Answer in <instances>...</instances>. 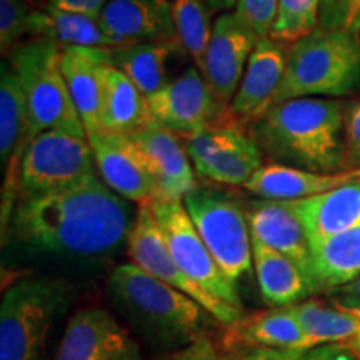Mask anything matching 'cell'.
<instances>
[{
    "mask_svg": "<svg viewBox=\"0 0 360 360\" xmlns=\"http://www.w3.org/2000/svg\"><path fill=\"white\" fill-rule=\"evenodd\" d=\"M134 220L129 200L96 172L64 191L17 197L4 231L37 254L85 260L127 247Z\"/></svg>",
    "mask_w": 360,
    "mask_h": 360,
    "instance_id": "1",
    "label": "cell"
},
{
    "mask_svg": "<svg viewBox=\"0 0 360 360\" xmlns=\"http://www.w3.org/2000/svg\"><path fill=\"white\" fill-rule=\"evenodd\" d=\"M252 139L276 164L340 172L344 167V109L326 97H304L274 103L252 125Z\"/></svg>",
    "mask_w": 360,
    "mask_h": 360,
    "instance_id": "2",
    "label": "cell"
},
{
    "mask_svg": "<svg viewBox=\"0 0 360 360\" xmlns=\"http://www.w3.org/2000/svg\"><path fill=\"white\" fill-rule=\"evenodd\" d=\"M107 294L130 327L165 352L207 337L210 322H215L195 300L132 262L114 267L107 278Z\"/></svg>",
    "mask_w": 360,
    "mask_h": 360,
    "instance_id": "3",
    "label": "cell"
},
{
    "mask_svg": "<svg viewBox=\"0 0 360 360\" xmlns=\"http://www.w3.org/2000/svg\"><path fill=\"white\" fill-rule=\"evenodd\" d=\"M360 89V35L315 29L287 53L276 103L304 97H344Z\"/></svg>",
    "mask_w": 360,
    "mask_h": 360,
    "instance_id": "4",
    "label": "cell"
},
{
    "mask_svg": "<svg viewBox=\"0 0 360 360\" xmlns=\"http://www.w3.org/2000/svg\"><path fill=\"white\" fill-rule=\"evenodd\" d=\"M74 294V283L60 277L12 283L0 304V360H47V337Z\"/></svg>",
    "mask_w": 360,
    "mask_h": 360,
    "instance_id": "5",
    "label": "cell"
},
{
    "mask_svg": "<svg viewBox=\"0 0 360 360\" xmlns=\"http://www.w3.org/2000/svg\"><path fill=\"white\" fill-rule=\"evenodd\" d=\"M64 49L52 39L35 37L11 51L8 64L19 75L29 103L32 137L60 130L87 137L62 70Z\"/></svg>",
    "mask_w": 360,
    "mask_h": 360,
    "instance_id": "6",
    "label": "cell"
},
{
    "mask_svg": "<svg viewBox=\"0 0 360 360\" xmlns=\"http://www.w3.org/2000/svg\"><path fill=\"white\" fill-rule=\"evenodd\" d=\"M188 217L215 262L233 283L254 267L245 210L227 193L197 187L182 199Z\"/></svg>",
    "mask_w": 360,
    "mask_h": 360,
    "instance_id": "7",
    "label": "cell"
},
{
    "mask_svg": "<svg viewBox=\"0 0 360 360\" xmlns=\"http://www.w3.org/2000/svg\"><path fill=\"white\" fill-rule=\"evenodd\" d=\"M96 172L87 137L45 130L35 135L25 148L17 175V197L64 191Z\"/></svg>",
    "mask_w": 360,
    "mask_h": 360,
    "instance_id": "8",
    "label": "cell"
},
{
    "mask_svg": "<svg viewBox=\"0 0 360 360\" xmlns=\"http://www.w3.org/2000/svg\"><path fill=\"white\" fill-rule=\"evenodd\" d=\"M175 264L207 294L233 309L244 310L237 285L222 272L188 217L182 200H155L150 205Z\"/></svg>",
    "mask_w": 360,
    "mask_h": 360,
    "instance_id": "9",
    "label": "cell"
},
{
    "mask_svg": "<svg viewBox=\"0 0 360 360\" xmlns=\"http://www.w3.org/2000/svg\"><path fill=\"white\" fill-rule=\"evenodd\" d=\"M127 255L130 262L146 270L152 277L159 278L175 290L182 292L195 300L200 307H204L224 328L236 326L245 317V310L233 309L231 305L220 302L212 295L207 294L200 285H197L192 278H188L182 269L175 264L170 255L169 247L159 229V224L154 217L150 205L139 207L132 231L127 238Z\"/></svg>",
    "mask_w": 360,
    "mask_h": 360,
    "instance_id": "10",
    "label": "cell"
},
{
    "mask_svg": "<svg viewBox=\"0 0 360 360\" xmlns=\"http://www.w3.org/2000/svg\"><path fill=\"white\" fill-rule=\"evenodd\" d=\"M147 98L157 122L179 137L200 132L231 110V105L219 101L195 65L187 67L164 89Z\"/></svg>",
    "mask_w": 360,
    "mask_h": 360,
    "instance_id": "11",
    "label": "cell"
},
{
    "mask_svg": "<svg viewBox=\"0 0 360 360\" xmlns=\"http://www.w3.org/2000/svg\"><path fill=\"white\" fill-rule=\"evenodd\" d=\"M56 360H143L141 344L109 310L85 307L67 322Z\"/></svg>",
    "mask_w": 360,
    "mask_h": 360,
    "instance_id": "12",
    "label": "cell"
},
{
    "mask_svg": "<svg viewBox=\"0 0 360 360\" xmlns=\"http://www.w3.org/2000/svg\"><path fill=\"white\" fill-rule=\"evenodd\" d=\"M87 139L97 172L112 191L139 207L159 200V186L150 164L129 135L94 132Z\"/></svg>",
    "mask_w": 360,
    "mask_h": 360,
    "instance_id": "13",
    "label": "cell"
},
{
    "mask_svg": "<svg viewBox=\"0 0 360 360\" xmlns=\"http://www.w3.org/2000/svg\"><path fill=\"white\" fill-rule=\"evenodd\" d=\"M259 40L233 12L220 13L215 19L202 75L225 105H231L236 97Z\"/></svg>",
    "mask_w": 360,
    "mask_h": 360,
    "instance_id": "14",
    "label": "cell"
},
{
    "mask_svg": "<svg viewBox=\"0 0 360 360\" xmlns=\"http://www.w3.org/2000/svg\"><path fill=\"white\" fill-rule=\"evenodd\" d=\"M98 24L115 49L177 40L172 0H110Z\"/></svg>",
    "mask_w": 360,
    "mask_h": 360,
    "instance_id": "15",
    "label": "cell"
},
{
    "mask_svg": "<svg viewBox=\"0 0 360 360\" xmlns=\"http://www.w3.org/2000/svg\"><path fill=\"white\" fill-rule=\"evenodd\" d=\"M245 215L252 240H257L294 260L309 278L314 294H317L314 285L310 240L292 202L270 199L249 202Z\"/></svg>",
    "mask_w": 360,
    "mask_h": 360,
    "instance_id": "16",
    "label": "cell"
},
{
    "mask_svg": "<svg viewBox=\"0 0 360 360\" xmlns=\"http://www.w3.org/2000/svg\"><path fill=\"white\" fill-rule=\"evenodd\" d=\"M287 56L282 45L270 37L260 39L249 58L245 74L231 102L232 114L245 125H254L276 103Z\"/></svg>",
    "mask_w": 360,
    "mask_h": 360,
    "instance_id": "17",
    "label": "cell"
},
{
    "mask_svg": "<svg viewBox=\"0 0 360 360\" xmlns=\"http://www.w3.org/2000/svg\"><path fill=\"white\" fill-rule=\"evenodd\" d=\"M129 137L150 164L159 186V200H182L199 187L184 142L172 130L155 120Z\"/></svg>",
    "mask_w": 360,
    "mask_h": 360,
    "instance_id": "18",
    "label": "cell"
},
{
    "mask_svg": "<svg viewBox=\"0 0 360 360\" xmlns=\"http://www.w3.org/2000/svg\"><path fill=\"white\" fill-rule=\"evenodd\" d=\"M222 347L227 352L236 349H269L281 352L314 349L289 305L245 314L240 322L225 328Z\"/></svg>",
    "mask_w": 360,
    "mask_h": 360,
    "instance_id": "19",
    "label": "cell"
},
{
    "mask_svg": "<svg viewBox=\"0 0 360 360\" xmlns=\"http://www.w3.org/2000/svg\"><path fill=\"white\" fill-rule=\"evenodd\" d=\"M112 64V49L65 47L62 52L67 87L87 135L101 130L103 75Z\"/></svg>",
    "mask_w": 360,
    "mask_h": 360,
    "instance_id": "20",
    "label": "cell"
},
{
    "mask_svg": "<svg viewBox=\"0 0 360 360\" xmlns=\"http://www.w3.org/2000/svg\"><path fill=\"white\" fill-rule=\"evenodd\" d=\"M360 184V170L340 172H312L282 164H267L245 184L247 192L259 199L299 200L335 191V188Z\"/></svg>",
    "mask_w": 360,
    "mask_h": 360,
    "instance_id": "21",
    "label": "cell"
},
{
    "mask_svg": "<svg viewBox=\"0 0 360 360\" xmlns=\"http://www.w3.org/2000/svg\"><path fill=\"white\" fill-rule=\"evenodd\" d=\"M290 202L302 220L310 245L360 224V184Z\"/></svg>",
    "mask_w": 360,
    "mask_h": 360,
    "instance_id": "22",
    "label": "cell"
},
{
    "mask_svg": "<svg viewBox=\"0 0 360 360\" xmlns=\"http://www.w3.org/2000/svg\"><path fill=\"white\" fill-rule=\"evenodd\" d=\"M155 122L148 98L135 87L132 80L112 64L103 75L98 132L134 135Z\"/></svg>",
    "mask_w": 360,
    "mask_h": 360,
    "instance_id": "23",
    "label": "cell"
},
{
    "mask_svg": "<svg viewBox=\"0 0 360 360\" xmlns=\"http://www.w3.org/2000/svg\"><path fill=\"white\" fill-rule=\"evenodd\" d=\"M29 103L19 75L8 62L0 70V160L8 170H19L20 160L32 141Z\"/></svg>",
    "mask_w": 360,
    "mask_h": 360,
    "instance_id": "24",
    "label": "cell"
},
{
    "mask_svg": "<svg viewBox=\"0 0 360 360\" xmlns=\"http://www.w3.org/2000/svg\"><path fill=\"white\" fill-rule=\"evenodd\" d=\"M252 255L260 294L270 307L299 304L314 294L309 278L292 259L257 240H252Z\"/></svg>",
    "mask_w": 360,
    "mask_h": 360,
    "instance_id": "25",
    "label": "cell"
},
{
    "mask_svg": "<svg viewBox=\"0 0 360 360\" xmlns=\"http://www.w3.org/2000/svg\"><path fill=\"white\" fill-rule=\"evenodd\" d=\"M310 249L315 292H332L360 277V224Z\"/></svg>",
    "mask_w": 360,
    "mask_h": 360,
    "instance_id": "26",
    "label": "cell"
},
{
    "mask_svg": "<svg viewBox=\"0 0 360 360\" xmlns=\"http://www.w3.org/2000/svg\"><path fill=\"white\" fill-rule=\"evenodd\" d=\"M186 52L179 40L135 44L112 49V62L146 97L154 96L170 80L167 65L174 53Z\"/></svg>",
    "mask_w": 360,
    "mask_h": 360,
    "instance_id": "27",
    "label": "cell"
},
{
    "mask_svg": "<svg viewBox=\"0 0 360 360\" xmlns=\"http://www.w3.org/2000/svg\"><path fill=\"white\" fill-rule=\"evenodd\" d=\"M312 347L347 345L360 330V312L337 307L330 300L305 299L289 305Z\"/></svg>",
    "mask_w": 360,
    "mask_h": 360,
    "instance_id": "28",
    "label": "cell"
},
{
    "mask_svg": "<svg viewBox=\"0 0 360 360\" xmlns=\"http://www.w3.org/2000/svg\"><path fill=\"white\" fill-rule=\"evenodd\" d=\"M35 37L52 39L62 49H115L96 17L58 11L52 6L45 7V11H35L32 39Z\"/></svg>",
    "mask_w": 360,
    "mask_h": 360,
    "instance_id": "29",
    "label": "cell"
},
{
    "mask_svg": "<svg viewBox=\"0 0 360 360\" xmlns=\"http://www.w3.org/2000/svg\"><path fill=\"white\" fill-rule=\"evenodd\" d=\"M264 167V152L259 143L245 134L232 147L197 165L195 172L207 180L225 186L244 187Z\"/></svg>",
    "mask_w": 360,
    "mask_h": 360,
    "instance_id": "30",
    "label": "cell"
},
{
    "mask_svg": "<svg viewBox=\"0 0 360 360\" xmlns=\"http://www.w3.org/2000/svg\"><path fill=\"white\" fill-rule=\"evenodd\" d=\"M172 13L177 40L193 65L204 72L214 29L212 11L205 0H172Z\"/></svg>",
    "mask_w": 360,
    "mask_h": 360,
    "instance_id": "31",
    "label": "cell"
},
{
    "mask_svg": "<svg viewBox=\"0 0 360 360\" xmlns=\"http://www.w3.org/2000/svg\"><path fill=\"white\" fill-rule=\"evenodd\" d=\"M322 0H281L270 39L281 45H294L319 29Z\"/></svg>",
    "mask_w": 360,
    "mask_h": 360,
    "instance_id": "32",
    "label": "cell"
},
{
    "mask_svg": "<svg viewBox=\"0 0 360 360\" xmlns=\"http://www.w3.org/2000/svg\"><path fill=\"white\" fill-rule=\"evenodd\" d=\"M35 11L27 0H0V45L11 52L25 35L32 37Z\"/></svg>",
    "mask_w": 360,
    "mask_h": 360,
    "instance_id": "33",
    "label": "cell"
},
{
    "mask_svg": "<svg viewBox=\"0 0 360 360\" xmlns=\"http://www.w3.org/2000/svg\"><path fill=\"white\" fill-rule=\"evenodd\" d=\"M227 352V350H225ZM233 360H357L345 345H321L304 352H281L269 349L231 350Z\"/></svg>",
    "mask_w": 360,
    "mask_h": 360,
    "instance_id": "34",
    "label": "cell"
},
{
    "mask_svg": "<svg viewBox=\"0 0 360 360\" xmlns=\"http://www.w3.org/2000/svg\"><path fill=\"white\" fill-rule=\"evenodd\" d=\"M281 0H238L233 13L259 39L270 37Z\"/></svg>",
    "mask_w": 360,
    "mask_h": 360,
    "instance_id": "35",
    "label": "cell"
},
{
    "mask_svg": "<svg viewBox=\"0 0 360 360\" xmlns=\"http://www.w3.org/2000/svg\"><path fill=\"white\" fill-rule=\"evenodd\" d=\"M360 0H322L319 27L326 30H350Z\"/></svg>",
    "mask_w": 360,
    "mask_h": 360,
    "instance_id": "36",
    "label": "cell"
},
{
    "mask_svg": "<svg viewBox=\"0 0 360 360\" xmlns=\"http://www.w3.org/2000/svg\"><path fill=\"white\" fill-rule=\"evenodd\" d=\"M344 167L360 170V101L344 112Z\"/></svg>",
    "mask_w": 360,
    "mask_h": 360,
    "instance_id": "37",
    "label": "cell"
},
{
    "mask_svg": "<svg viewBox=\"0 0 360 360\" xmlns=\"http://www.w3.org/2000/svg\"><path fill=\"white\" fill-rule=\"evenodd\" d=\"M157 360H233L224 347H217L209 337L192 342L186 347L165 352Z\"/></svg>",
    "mask_w": 360,
    "mask_h": 360,
    "instance_id": "38",
    "label": "cell"
},
{
    "mask_svg": "<svg viewBox=\"0 0 360 360\" xmlns=\"http://www.w3.org/2000/svg\"><path fill=\"white\" fill-rule=\"evenodd\" d=\"M110 0H49V6L58 8V11L82 13V15H90L98 19L103 11V7Z\"/></svg>",
    "mask_w": 360,
    "mask_h": 360,
    "instance_id": "39",
    "label": "cell"
},
{
    "mask_svg": "<svg viewBox=\"0 0 360 360\" xmlns=\"http://www.w3.org/2000/svg\"><path fill=\"white\" fill-rule=\"evenodd\" d=\"M328 300L334 302L337 307L360 312V277L339 287V289L328 292Z\"/></svg>",
    "mask_w": 360,
    "mask_h": 360,
    "instance_id": "40",
    "label": "cell"
},
{
    "mask_svg": "<svg viewBox=\"0 0 360 360\" xmlns=\"http://www.w3.org/2000/svg\"><path fill=\"white\" fill-rule=\"evenodd\" d=\"M207 6L212 12H231L232 8L237 7L238 0H205Z\"/></svg>",
    "mask_w": 360,
    "mask_h": 360,
    "instance_id": "41",
    "label": "cell"
},
{
    "mask_svg": "<svg viewBox=\"0 0 360 360\" xmlns=\"http://www.w3.org/2000/svg\"><path fill=\"white\" fill-rule=\"evenodd\" d=\"M345 347H347L350 352H352V355H354L355 359L360 360V330H359V334L355 335L354 339L350 340L347 345H345Z\"/></svg>",
    "mask_w": 360,
    "mask_h": 360,
    "instance_id": "42",
    "label": "cell"
}]
</instances>
